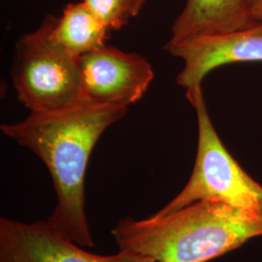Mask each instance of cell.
<instances>
[{"label": "cell", "mask_w": 262, "mask_h": 262, "mask_svg": "<svg viewBox=\"0 0 262 262\" xmlns=\"http://www.w3.org/2000/svg\"><path fill=\"white\" fill-rule=\"evenodd\" d=\"M84 101L128 107L149 89L155 72L136 53L105 45L79 58Z\"/></svg>", "instance_id": "cell-5"}, {"label": "cell", "mask_w": 262, "mask_h": 262, "mask_svg": "<svg viewBox=\"0 0 262 262\" xmlns=\"http://www.w3.org/2000/svg\"><path fill=\"white\" fill-rule=\"evenodd\" d=\"M83 2L111 30L123 28L141 11L136 0H83Z\"/></svg>", "instance_id": "cell-10"}, {"label": "cell", "mask_w": 262, "mask_h": 262, "mask_svg": "<svg viewBox=\"0 0 262 262\" xmlns=\"http://www.w3.org/2000/svg\"><path fill=\"white\" fill-rule=\"evenodd\" d=\"M255 17L258 23H262V0L256 1L255 7Z\"/></svg>", "instance_id": "cell-11"}, {"label": "cell", "mask_w": 262, "mask_h": 262, "mask_svg": "<svg viewBox=\"0 0 262 262\" xmlns=\"http://www.w3.org/2000/svg\"><path fill=\"white\" fill-rule=\"evenodd\" d=\"M257 0H187L168 42L229 33L257 24Z\"/></svg>", "instance_id": "cell-8"}, {"label": "cell", "mask_w": 262, "mask_h": 262, "mask_svg": "<svg viewBox=\"0 0 262 262\" xmlns=\"http://www.w3.org/2000/svg\"><path fill=\"white\" fill-rule=\"evenodd\" d=\"M0 262H155L150 257L119 252L89 253L58 233L47 221L27 224L0 219Z\"/></svg>", "instance_id": "cell-6"}, {"label": "cell", "mask_w": 262, "mask_h": 262, "mask_svg": "<svg viewBox=\"0 0 262 262\" xmlns=\"http://www.w3.org/2000/svg\"><path fill=\"white\" fill-rule=\"evenodd\" d=\"M110 30L82 1L68 4L56 17L51 36L66 53L80 58L104 47Z\"/></svg>", "instance_id": "cell-9"}, {"label": "cell", "mask_w": 262, "mask_h": 262, "mask_svg": "<svg viewBox=\"0 0 262 262\" xmlns=\"http://www.w3.org/2000/svg\"><path fill=\"white\" fill-rule=\"evenodd\" d=\"M119 251L155 262H209L262 237V213L202 199L163 216H131L112 229Z\"/></svg>", "instance_id": "cell-2"}, {"label": "cell", "mask_w": 262, "mask_h": 262, "mask_svg": "<svg viewBox=\"0 0 262 262\" xmlns=\"http://www.w3.org/2000/svg\"><path fill=\"white\" fill-rule=\"evenodd\" d=\"M165 49L184 61L176 83L189 91L221 66L262 61V23L225 34L168 42Z\"/></svg>", "instance_id": "cell-7"}, {"label": "cell", "mask_w": 262, "mask_h": 262, "mask_svg": "<svg viewBox=\"0 0 262 262\" xmlns=\"http://www.w3.org/2000/svg\"><path fill=\"white\" fill-rule=\"evenodd\" d=\"M128 107L83 101L55 111L30 113L1 130L35 154L46 165L56 204L47 223L81 247L94 246L84 210V179L94 146Z\"/></svg>", "instance_id": "cell-1"}, {"label": "cell", "mask_w": 262, "mask_h": 262, "mask_svg": "<svg viewBox=\"0 0 262 262\" xmlns=\"http://www.w3.org/2000/svg\"><path fill=\"white\" fill-rule=\"evenodd\" d=\"M196 112V158L186 186L154 216L169 215L202 199L262 213V186L251 177L225 148L211 121L201 85L187 91Z\"/></svg>", "instance_id": "cell-3"}, {"label": "cell", "mask_w": 262, "mask_h": 262, "mask_svg": "<svg viewBox=\"0 0 262 262\" xmlns=\"http://www.w3.org/2000/svg\"><path fill=\"white\" fill-rule=\"evenodd\" d=\"M136 3H137V5H138V7L142 10L143 6H144V4L146 3V0H136Z\"/></svg>", "instance_id": "cell-12"}, {"label": "cell", "mask_w": 262, "mask_h": 262, "mask_svg": "<svg viewBox=\"0 0 262 262\" xmlns=\"http://www.w3.org/2000/svg\"><path fill=\"white\" fill-rule=\"evenodd\" d=\"M47 15L40 27L19 38L11 77L19 101L30 113L48 112L84 101L79 58L55 43L56 20Z\"/></svg>", "instance_id": "cell-4"}]
</instances>
